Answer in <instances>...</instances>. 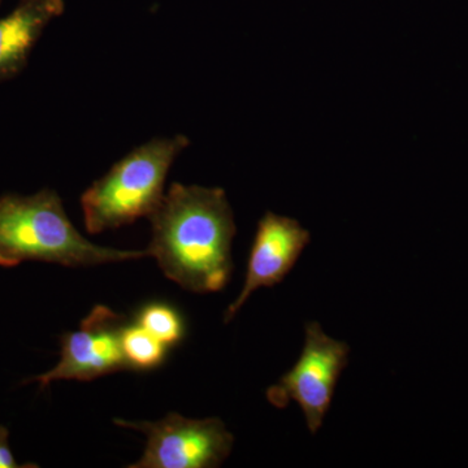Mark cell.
<instances>
[{"label": "cell", "mask_w": 468, "mask_h": 468, "mask_svg": "<svg viewBox=\"0 0 468 468\" xmlns=\"http://www.w3.org/2000/svg\"><path fill=\"white\" fill-rule=\"evenodd\" d=\"M149 218L147 257L155 258L165 277L201 294L226 288L236 223L223 189L172 184Z\"/></svg>", "instance_id": "cell-1"}, {"label": "cell", "mask_w": 468, "mask_h": 468, "mask_svg": "<svg viewBox=\"0 0 468 468\" xmlns=\"http://www.w3.org/2000/svg\"><path fill=\"white\" fill-rule=\"evenodd\" d=\"M144 257L146 250L104 248L86 239L68 218L54 190L0 197V267H16L27 261L90 267Z\"/></svg>", "instance_id": "cell-2"}, {"label": "cell", "mask_w": 468, "mask_h": 468, "mask_svg": "<svg viewBox=\"0 0 468 468\" xmlns=\"http://www.w3.org/2000/svg\"><path fill=\"white\" fill-rule=\"evenodd\" d=\"M189 144L184 134L153 138L120 159L82 194L88 232L98 234L150 218L165 198L169 168Z\"/></svg>", "instance_id": "cell-3"}, {"label": "cell", "mask_w": 468, "mask_h": 468, "mask_svg": "<svg viewBox=\"0 0 468 468\" xmlns=\"http://www.w3.org/2000/svg\"><path fill=\"white\" fill-rule=\"evenodd\" d=\"M349 353V345L329 337L318 322L307 323L300 358L291 371L268 388V402L277 409H285L291 401L298 403L307 428L315 435L331 408Z\"/></svg>", "instance_id": "cell-4"}, {"label": "cell", "mask_w": 468, "mask_h": 468, "mask_svg": "<svg viewBox=\"0 0 468 468\" xmlns=\"http://www.w3.org/2000/svg\"><path fill=\"white\" fill-rule=\"evenodd\" d=\"M115 424L147 437L143 458L131 468H215L229 457L234 443L218 418L187 419L171 412L155 423L115 419Z\"/></svg>", "instance_id": "cell-5"}, {"label": "cell", "mask_w": 468, "mask_h": 468, "mask_svg": "<svg viewBox=\"0 0 468 468\" xmlns=\"http://www.w3.org/2000/svg\"><path fill=\"white\" fill-rule=\"evenodd\" d=\"M122 316L98 304L77 331L61 337L60 360L54 368L32 380L41 390L58 380L91 381L129 369L122 350Z\"/></svg>", "instance_id": "cell-6"}, {"label": "cell", "mask_w": 468, "mask_h": 468, "mask_svg": "<svg viewBox=\"0 0 468 468\" xmlns=\"http://www.w3.org/2000/svg\"><path fill=\"white\" fill-rule=\"evenodd\" d=\"M310 239L309 230L295 218L267 212L258 223L242 291L228 306L224 322L229 323L236 316L252 292L284 282Z\"/></svg>", "instance_id": "cell-7"}, {"label": "cell", "mask_w": 468, "mask_h": 468, "mask_svg": "<svg viewBox=\"0 0 468 468\" xmlns=\"http://www.w3.org/2000/svg\"><path fill=\"white\" fill-rule=\"evenodd\" d=\"M64 12V0H20L0 18V82L17 76L27 67L46 27Z\"/></svg>", "instance_id": "cell-8"}, {"label": "cell", "mask_w": 468, "mask_h": 468, "mask_svg": "<svg viewBox=\"0 0 468 468\" xmlns=\"http://www.w3.org/2000/svg\"><path fill=\"white\" fill-rule=\"evenodd\" d=\"M167 345L154 337L144 326H125L122 331V350L129 368H155L165 358Z\"/></svg>", "instance_id": "cell-9"}, {"label": "cell", "mask_w": 468, "mask_h": 468, "mask_svg": "<svg viewBox=\"0 0 468 468\" xmlns=\"http://www.w3.org/2000/svg\"><path fill=\"white\" fill-rule=\"evenodd\" d=\"M138 324L165 345L178 343L183 337L184 326L180 315L165 304H151L141 313Z\"/></svg>", "instance_id": "cell-10"}, {"label": "cell", "mask_w": 468, "mask_h": 468, "mask_svg": "<svg viewBox=\"0 0 468 468\" xmlns=\"http://www.w3.org/2000/svg\"><path fill=\"white\" fill-rule=\"evenodd\" d=\"M9 431L0 426V468L38 467L37 464H18L8 442Z\"/></svg>", "instance_id": "cell-11"}]
</instances>
